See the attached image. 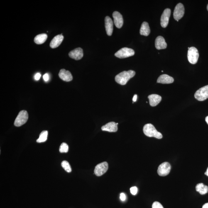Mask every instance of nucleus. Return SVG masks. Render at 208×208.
Listing matches in <instances>:
<instances>
[{"label":"nucleus","instance_id":"nucleus-1","mask_svg":"<svg viewBox=\"0 0 208 208\" xmlns=\"http://www.w3.org/2000/svg\"><path fill=\"white\" fill-rule=\"evenodd\" d=\"M135 72L133 70L124 71L118 74L115 77V80L118 83L122 85H125L130 79L134 77Z\"/></svg>","mask_w":208,"mask_h":208},{"label":"nucleus","instance_id":"nucleus-2","mask_svg":"<svg viewBox=\"0 0 208 208\" xmlns=\"http://www.w3.org/2000/svg\"><path fill=\"white\" fill-rule=\"evenodd\" d=\"M143 131L145 135L150 137H153L158 139L163 137L162 133L157 131L154 126L150 123L144 126Z\"/></svg>","mask_w":208,"mask_h":208},{"label":"nucleus","instance_id":"nucleus-3","mask_svg":"<svg viewBox=\"0 0 208 208\" xmlns=\"http://www.w3.org/2000/svg\"><path fill=\"white\" fill-rule=\"evenodd\" d=\"M28 119V114L26 110H22L19 114L15 120L14 125L15 126L19 127L26 123Z\"/></svg>","mask_w":208,"mask_h":208},{"label":"nucleus","instance_id":"nucleus-4","mask_svg":"<svg viewBox=\"0 0 208 208\" xmlns=\"http://www.w3.org/2000/svg\"><path fill=\"white\" fill-rule=\"evenodd\" d=\"M187 57L189 62L191 64L197 63L199 57L198 50L195 47H191L188 51Z\"/></svg>","mask_w":208,"mask_h":208},{"label":"nucleus","instance_id":"nucleus-5","mask_svg":"<svg viewBox=\"0 0 208 208\" xmlns=\"http://www.w3.org/2000/svg\"><path fill=\"white\" fill-rule=\"evenodd\" d=\"M134 55V51L133 49L128 48H121L115 54V56L116 57L121 59L133 56Z\"/></svg>","mask_w":208,"mask_h":208},{"label":"nucleus","instance_id":"nucleus-6","mask_svg":"<svg viewBox=\"0 0 208 208\" xmlns=\"http://www.w3.org/2000/svg\"><path fill=\"white\" fill-rule=\"evenodd\" d=\"M195 98L199 101L205 100L208 98V85L200 88L196 91Z\"/></svg>","mask_w":208,"mask_h":208},{"label":"nucleus","instance_id":"nucleus-7","mask_svg":"<svg viewBox=\"0 0 208 208\" xmlns=\"http://www.w3.org/2000/svg\"><path fill=\"white\" fill-rule=\"evenodd\" d=\"M171 168L170 163L167 162H163L158 167L157 172L160 176H166L170 173Z\"/></svg>","mask_w":208,"mask_h":208},{"label":"nucleus","instance_id":"nucleus-8","mask_svg":"<svg viewBox=\"0 0 208 208\" xmlns=\"http://www.w3.org/2000/svg\"><path fill=\"white\" fill-rule=\"evenodd\" d=\"M185 8L182 3H179L176 6L173 12V18L176 21H179L184 16Z\"/></svg>","mask_w":208,"mask_h":208},{"label":"nucleus","instance_id":"nucleus-9","mask_svg":"<svg viewBox=\"0 0 208 208\" xmlns=\"http://www.w3.org/2000/svg\"><path fill=\"white\" fill-rule=\"evenodd\" d=\"M109 168V165L107 162H103L96 166L94 169V174L97 176L99 177L106 173Z\"/></svg>","mask_w":208,"mask_h":208},{"label":"nucleus","instance_id":"nucleus-10","mask_svg":"<svg viewBox=\"0 0 208 208\" xmlns=\"http://www.w3.org/2000/svg\"><path fill=\"white\" fill-rule=\"evenodd\" d=\"M171 14V10L167 8L164 11L161 17L160 23L162 28H165L168 26Z\"/></svg>","mask_w":208,"mask_h":208},{"label":"nucleus","instance_id":"nucleus-11","mask_svg":"<svg viewBox=\"0 0 208 208\" xmlns=\"http://www.w3.org/2000/svg\"><path fill=\"white\" fill-rule=\"evenodd\" d=\"M69 56L76 60H81L83 56V52L82 49L77 48L72 51L69 53Z\"/></svg>","mask_w":208,"mask_h":208},{"label":"nucleus","instance_id":"nucleus-12","mask_svg":"<svg viewBox=\"0 0 208 208\" xmlns=\"http://www.w3.org/2000/svg\"><path fill=\"white\" fill-rule=\"evenodd\" d=\"M113 16L115 26L118 28H121L122 27L123 24L122 16L118 12L115 11L113 13Z\"/></svg>","mask_w":208,"mask_h":208},{"label":"nucleus","instance_id":"nucleus-13","mask_svg":"<svg viewBox=\"0 0 208 208\" xmlns=\"http://www.w3.org/2000/svg\"><path fill=\"white\" fill-rule=\"evenodd\" d=\"M105 27L106 33L109 36H111L113 31V23L112 20L109 16H106L105 18Z\"/></svg>","mask_w":208,"mask_h":208},{"label":"nucleus","instance_id":"nucleus-14","mask_svg":"<svg viewBox=\"0 0 208 208\" xmlns=\"http://www.w3.org/2000/svg\"><path fill=\"white\" fill-rule=\"evenodd\" d=\"M59 76L62 80L67 82H70L73 79L71 72L69 71L65 70V69H61L59 72Z\"/></svg>","mask_w":208,"mask_h":208},{"label":"nucleus","instance_id":"nucleus-15","mask_svg":"<svg viewBox=\"0 0 208 208\" xmlns=\"http://www.w3.org/2000/svg\"><path fill=\"white\" fill-rule=\"evenodd\" d=\"M118 125L114 122H110L103 126L101 127L103 131H107L109 132H115L118 130Z\"/></svg>","mask_w":208,"mask_h":208},{"label":"nucleus","instance_id":"nucleus-16","mask_svg":"<svg viewBox=\"0 0 208 208\" xmlns=\"http://www.w3.org/2000/svg\"><path fill=\"white\" fill-rule=\"evenodd\" d=\"M155 45L157 50H160L166 48L167 44L163 37L159 36L157 37L155 40Z\"/></svg>","mask_w":208,"mask_h":208},{"label":"nucleus","instance_id":"nucleus-17","mask_svg":"<svg viewBox=\"0 0 208 208\" xmlns=\"http://www.w3.org/2000/svg\"><path fill=\"white\" fill-rule=\"evenodd\" d=\"M64 39V36L62 35H58L54 37L50 44L51 48H56L58 47Z\"/></svg>","mask_w":208,"mask_h":208},{"label":"nucleus","instance_id":"nucleus-18","mask_svg":"<svg viewBox=\"0 0 208 208\" xmlns=\"http://www.w3.org/2000/svg\"><path fill=\"white\" fill-rule=\"evenodd\" d=\"M150 106H155L157 105L162 100V97L157 94H151L148 96Z\"/></svg>","mask_w":208,"mask_h":208},{"label":"nucleus","instance_id":"nucleus-19","mask_svg":"<svg viewBox=\"0 0 208 208\" xmlns=\"http://www.w3.org/2000/svg\"><path fill=\"white\" fill-rule=\"evenodd\" d=\"M173 82V77L165 74L160 76L157 81V83L162 84H170Z\"/></svg>","mask_w":208,"mask_h":208},{"label":"nucleus","instance_id":"nucleus-20","mask_svg":"<svg viewBox=\"0 0 208 208\" xmlns=\"http://www.w3.org/2000/svg\"><path fill=\"white\" fill-rule=\"evenodd\" d=\"M150 33V30L148 23L144 22L142 24L140 29V34L141 35L148 36Z\"/></svg>","mask_w":208,"mask_h":208},{"label":"nucleus","instance_id":"nucleus-21","mask_svg":"<svg viewBox=\"0 0 208 208\" xmlns=\"http://www.w3.org/2000/svg\"><path fill=\"white\" fill-rule=\"evenodd\" d=\"M196 190L201 195H204L208 192V187L203 183H200L196 185Z\"/></svg>","mask_w":208,"mask_h":208},{"label":"nucleus","instance_id":"nucleus-22","mask_svg":"<svg viewBox=\"0 0 208 208\" xmlns=\"http://www.w3.org/2000/svg\"><path fill=\"white\" fill-rule=\"evenodd\" d=\"M48 38V35L45 34H42L37 35L34 39L35 43L38 45H40L45 43Z\"/></svg>","mask_w":208,"mask_h":208},{"label":"nucleus","instance_id":"nucleus-23","mask_svg":"<svg viewBox=\"0 0 208 208\" xmlns=\"http://www.w3.org/2000/svg\"><path fill=\"white\" fill-rule=\"evenodd\" d=\"M48 131H43L40 133L39 138L37 140L38 143L44 142L46 141L48 138Z\"/></svg>","mask_w":208,"mask_h":208},{"label":"nucleus","instance_id":"nucleus-24","mask_svg":"<svg viewBox=\"0 0 208 208\" xmlns=\"http://www.w3.org/2000/svg\"><path fill=\"white\" fill-rule=\"evenodd\" d=\"M61 166L63 168L66 172L70 173L72 171V168H71V166L69 164V162H67V161L64 160L62 162Z\"/></svg>","mask_w":208,"mask_h":208},{"label":"nucleus","instance_id":"nucleus-25","mask_svg":"<svg viewBox=\"0 0 208 208\" xmlns=\"http://www.w3.org/2000/svg\"><path fill=\"white\" fill-rule=\"evenodd\" d=\"M69 150V147L67 143H63L61 144L60 148V152L61 153H67Z\"/></svg>","mask_w":208,"mask_h":208},{"label":"nucleus","instance_id":"nucleus-26","mask_svg":"<svg viewBox=\"0 0 208 208\" xmlns=\"http://www.w3.org/2000/svg\"><path fill=\"white\" fill-rule=\"evenodd\" d=\"M152 208H164L162 205L158 202L153 203L152 206Z\"/></svg>","mask_w":208,"mask_h":208},{"label":"nucleus","instance_id":"nucleus-27","mask_svg":"<svg viewBox=\"0 0 208 208\" xmlns=\"http://www.w3.org/2000/svg\"><path fill=\"white\" fill-rule=\"evenodd\" d=\"M130 192L133 195H136L138 192V188L136 187H133L130 189Z\"/></svg>","mask_w":208,"mask_h":208},{"label":"nucleus","instance_id":"nucleus-28","mask_svg":"<svg viewBox=\"0 0 208 208\" xmlns=\"http://www.w3.org/2000/svg\"><path fill=\"white\" fill-rule=\"evenodd\" d=\"M120 199L122 201H125L126 199V195L124 193H121L120 195Z\"/></svg>","mask_w":208,"mask_h":208},{"label":"nucleus","instance_id":"nucleus-29","mask_svg":"<svg viewBox=\"0 0 208 208\" xmlns=\"http://www.w3.org/2000/svg\"><path fill=\"white\" fill-rule=\"evenodd\" d=\"M43 79L45 82H48L49 79V74L48 73L45 74V75L43 76Z\"/></svg>","mask_w":208,"mask_h":208},{"label":"nucleus","instance_id":"nucleus-30","mask_svg":"<svg viewBox=\"0 0 208 208\" xmlns=\"http://www.w3.org/2000/svg\"><path fill=\"white\" fill-rule=\"evenodd\" d=\"M41 77V74L40 73H37L35 74V79L36 80H39Z\"/></svg>","mask_w":208,"mask_h":208},{"label":"nucleus","instance_id":"nucleus-31","mask_svg":"<svg viewBox=\"0 0 208 208\" xmlns=\"http://www.w3.org/2000/svg\"><path fill=\"white\" fill-rule=\"evenodd\" d=\"M137 99V95L136 94H135L134 96H133V102H136Z\"/></svg>","mask_w":208,"mask_h":208},{"label":"nucleus","instance_id":"nucleus-32","mask_svg":"<svg viewBox=\"0 0 208 208\" xmlns=\"http://www.w3.org/2000/svg\"><path fill=\"white\" fill-rule=\"evenodd\" d=\"M202 208H208V203H206L203 206Z\"/></svg>","mask_w":208,"mask_h":208},{"label":"nucleus","instance_id":"nucleus-33","mask_svg":"<svg viewBox=\"0 0 208 208\" xmlns=\"http://www.w3.org/2000/svg\"><path fill=\"white\" fill-rule=\"evenodd\" d=\"M205 121L206 122H207V124L208 125V116H207V117H206Z\"/></svg>","mask_w":208,"mask_h":208},{"label":"nucleus","instance_id":"nucleus-34","mask_svg":"<svg viewBox=\"0 0 208 208\" xmlns=\"http://www.w3.org/2000/svg\"><path fill=\"white\" fill-rule=\"evenodd\" d=\"M205 175L207 176L208 177V168H207V171H206L205 172Z\"/></svg>","mask_w":208,"mask_h":208},{"label":"nucleus","instance_id":"nucleus-35","mask_svg":"<svg viewBox=\"0 0 208 208\" xmlns=\"http://www.w3.org/2000/svg\"><path fill=\"white\" fill-rule=\"evenodd\" d=\"M207 9L208 11V4L207 6Z\"/></svg>","mask_w":208,"mask_h":208},{"label":"nucleus","instance_id":"nucleus-36","mask_svg":"<svg viewBox=\"0 0 208 208\" xmlns=\"http://www.w3.org/2000/svg\"><path fill=\"white\" fill-rule=\"evenodd\" d=\"M116 124H117L118 125V123H116Z\"/></svg>","mask_w":208,"mask_h":208}]
</instances>
